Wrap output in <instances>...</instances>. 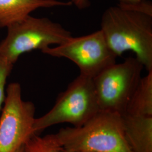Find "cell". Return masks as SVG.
Masks as SVG:
<instances>
[{
    "mask_svg": "<svg viewBox=\"0 0 152 152\" xmlns=\"http://www.w3.org/2000/svg\"><path fill=\"white\" fill-rule=\"evenodd\" d=\"M61 148L55 137L54 134H51L49 152H59Z\"/></svg>",
    "mask_w": 152,
    "mask_h": 152,
    "instance_id": "14",
    "label": "cell"
},
{
    "mask_svg": "<svg viewBox=\"0 0 152 152\" xmlns=\"http://www.w3.org/2000/svg\"><path fill=\"white\" fill-rule=\"evenodd\" d=\"M41 52L71 60L79 68L80 75L92 79L115 63L117 58L109 48L100 29L80 37H72L64 43Z\"/></svg>",
    "mask_w": 152,
    "mask_h": 152,
    "instance_id": "6",
    "label": "cell"
},
{
    "mask_svg": "<svg viewBox=\"0 0 152 152\" xmlns=\"http://www.w3.org/2000/svg\"><path fill=\"white\" fill-rule=\"evenodd\" d=\"M144 66L135 56L116 63L94 77L93 83L100 110L123 115L141 77Z\"/></svg>",
    "mask_w": 152,
    "mask_h": 152,
    "instance_id": "5",
    "label": "cell"
},
{
    "mask_svg": "<svg viewBox=\"0 0 152 152\" xmlns=\"http://www.w3.org/2000/svg\"><path fill=\"white\" fill-rule=\"evenodd\" d=\"M72 37L59 23L29 15L7 28V34L0 42V58L14 65L22 55L59 45Z\"/></svg>",
    "mask_w": 152,
    "mask_h": 152,
    "instance_id": "3",
    "label": "cell"
},
{
    "mask_svg": "<svg viewBox=\"0 0 152 152\" xmlns=\"http://www.w3.org/2000/svg\"><path fill=\"white\" fill-rule=\"evenodd\" d=\"M118 2V4L123 5H132L141 2L145 0H117Z\"/></svg>",
    "mask_w": 152,
    "mask_h": 152,
    "instance_id": "15",
    "label": "cell"
},
{
    "mask_svg": "<svg viewBox=\"0 0 152 152\" xmlns=\"http://www.w3.org/2000/svg\"><path fill=\"white\" fill-rule=\"evenodd\" d=\"M152 117V70L142 77L124 115Z\"/></svg>",
    "mask_w": 152,
    "mask_h": 152,
    "instance_id": "10",
    "label": "cell"
},
{
    "mask_svg": "<svg viewBox=\"0 0 152 152\" xmlns=\"http://www.w3.org/2000/svg\"><path fill=\"white\" fill-rule=\"evenodd\" d=\"M72 5H75L80 10L85 9L90 5V0H68Z\"/></svg>",
    "mask_w": 152,
    "mask_h": 152,
    "instance_id": "13",
    "label": "cell"
},
{
    "mask_svg": "<svg viewBox=\"0 0 152 152\" xmlns=\"http://www.w3.org/2000/svg\"><path fill=\"white\" fill-rule=\"evenodd\" d=\"M72 5L59 0H0V28L20 22L38 9Z\"/></svg>",
    "mask_w": 152,
    "mask_h": 152,
    "instance_id": "8",
    "label": "cell"
},
{
    "mask_svg": "<svg viewBox=\"0 0 152 152\" xmlns=\"http://www.w3.org/2000/svg\"><path fill=\"white\" fill-rule=\"evenodd\" d=\"M51 135L44 137L33 135L26 143L24 152H49Z\"/></svg>",
    "mask_w": 152,
    "mask_h": 152,
    "instance_id": "11",
    "label": "cell"
},
{
    "mask_svg": "<svg viewBox=\"0 0 152 152\" xmlns=\"http://www.w3.org/2000/svg\"><path fill=\"white\" fill-rule=\"evenodd\" d=\"M14 65L5 59L0 58V112L5 102L6 94V83L10 75Z\"/></svg>",
    "mask_w": 152,
    "mask_h": 152,
    "instance_id": "12",
    "label": "cell"
},
{
    "mask_svg": "<svg viewBox=\"0 0 152 152\" xmlns=\"http://www.w3.org/2000/svg\"><path fill=\"white\" fill-rule=\"evenodd\" d=\"M117 57L131 51L147 72L152 70V14L118 4L104 12L100 29Z\"/></svg>",
    "mask_w": 152,
    "mask_h": 152,
    "instance_id": "1",
    "label": "cell"
},
{
    "mask_svg": "<svg viewBox=\"0 0 152 152\" xmlns=\"http://www.w3.org/2000/svg\"><path fill=\"white\" fill-rule=\"evenodd\" d=\"M99 110L93 80L80 74L58 95L53 108L36 118L33 132L38 135L49 127L63 123L81 127Z\"/></svg>",
    "mask_w": 152,
    "mask_h": 152,
    "instance_id": "4",
    "label": "cell"
},
{
    "mask_svg": "<svg viewBox=\"0 0 152 152\" xmlns=\"http://www.w3.org/2000/svg\"><path fill=\"white\" fill-rule=\"evenodd\" d=\"M24 146L21 147V148H19L16 152H24Z\"/></svg>",
    "mask_w": 152,
    "mask_h": 152,
    "instance_id": "17",
    "label": "cell"
},
{
    "mask_svg": "<svg viewBox=\"0 0 152 152\" xmlns=\"http://www.w3.org/2000/svg\"><path fill=\"white\" fill-rule=\"evenodd\" d=\"M59 152H90V151H66L64 149H63L62 148H60Z\"/></svg>",
    "mask_w": 152,
    "mask_h": 152,
    "instance_id": "16",
    "label": "cell"
},
{
    "mask_svg": "<svg viewBox=\"0 0 152 152\" xmlns=\"http://www.w3.org/2000/svg\"><path fill=\"white\" fill-rule=\"evenodd\" d=\"M54 135L66 151L132 152L125 140L122 115L118 113L99 110L81 127L61 128Z\"/></svg>",
    "mask_w": 152,
    "mask_h": 152,
    "instance_id": "2",
    "label": "cell"
},
{
    "mask_svg": "<svg viewBox=\"0 0 152 152\" xmlns=\"http://www.w3.org/2000/svg\"><path fill=\"white\" fill-rule=\"evenodd\" d=\"M6 92L0 115V152H16L35 135L36 108L32 102L23 99L19 83L9 84Z\"/></svg>",
    "mask_w": 152,
    "mask_h": 152,
    "instance_id": "7",
    "label": "cell"
},
{
    "mask_svg": "<svg viewBox=\"0 0 152 152\" xmlns=\"http://www.w3.org/2000/svg\"><path fill=\"white\" fill-rule=\"evenodd\" d=\"M125 140L132 152H152V117L123 115Z\"/></svg>",
    "mask_w": 152,
    "mask_h": 152,
    "instance_id": "9",
    "label": "cell"
}]
</instances>
